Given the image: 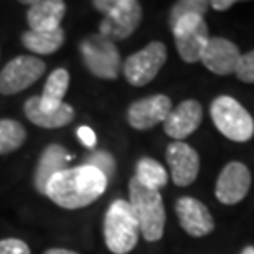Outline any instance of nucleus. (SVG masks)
Here are the masks:
<instances>
[{"instance_id": "f257e3e1", "label": "nucleus", "mask_w": 254, "mask_h": 254, "mask_svg": "<svg viewBox=\"0 0 254 254\" xmlns=\"http://www.w3.org/2000/svg\"><path fill=\"white\" fill-rule=\"evenodd\" d=\"M106 187L108 179L98 169L79 165L55 175L48 182L45 195L64 210H79L98 200Z\"/></svg>"}, {"instance_id": "f03ea898", "label": "nucleus", "mask_w": 254, "mask_h": 254, "mask_svg": "<svg viewBox=\"0 0 254 254\" xmlns=\"http://www.w3.org/2000/svg\"><path fill=\"white\" fill-rule=\"evenodd\" d=\"M129 203L137 218L140 235L144 236V240L149 243L162 240L167 216L160 191L145 189L134 177L129 182Z\"/></svg>"}, {"instance_id": "7ed1b4c3", "label": "nucleus", "mask_w": 254, "mask_h": 254, "mask_svg": "<svg viewBox=\"0 0 254 254\" xmlns=\"http://www.w3.org/2000/svg\"><path fill=\"white\" fill-rule=\"evenodd\" d=\"M140 228L127 200H114L104 215V241L114 254H129L139 243Z\"/></svg>"}, {"instance_id": "20e7f679", "label": "nucleus", "mask_w": 254, "mask_h": 254, "mask_svg": "<svg viewBox=\"0 0 254 254\" xmlns=\"http://www.w3.org/2000/svg\"><path fill=\"white\" fill-rule=\"evenodd\" d=\"M93 7L104 15L99 35L113 43L129 38L142 22V5L137 0H94Z\"/></svg>"}, {"instance_id": "39448f33", "label": "nucleus", "mask_w": 254, "mask_h": 254, "mask_svg": "<svg viewBox=\"0 0 254 254\" xmlns=\"http://www.w3.org/2000/svg\"><path fill=\"white\" fill-rule=\"evenodd\" d=\"M213 124L226 139L233 142H248L254 135V119L231 96H218L210 106Z\"/></svg>"}, {"instance_id": "423d86ee", "label": "nucleus", "mask_w": 254, "mask_h": 254, "mask_svg": "<svg viewBox=\"0 0 254 254\" xmlns=\"http://www.w3.org/2000/svg\"><path fill=\"white\" fill-rule=\"evenodd\" d=\"M79 52L86 69L96 78L116 79L119 76L123 66L121 53L116 43L104 38L103 35L93 33L83 38L79 43Z\"/></svg>"}, {"instance_id": "0eeeda50", "label": "nucleus", "mask_w": 254, "mask_h": 254, "mask_svg": "<svg viewBox=\"0 0 254 254\" xmlns=\"http://www.w3.org/2000/svg\"><path fill=\"white\" fill-rule=\"evenodd\" d=\"M167 62V47L162 42H150L139 52L132 53L123 63V73L130 86L149 84L160 73Z\"/></svg>"}, {"instance_id": "6e6552de", "label": "nucleus", "mask_w": 254, "mask_h": 254, "mask_svg": "<svg viewBox=\"0 0 254 254\" xmlns=\"http://www.w3.org/2000/svg\"><path fill=\"white\" fill-rule=\"evenodd\" d=\"M45 71H47V64L37 57L22 55L10 60L0 71V94L13 96L22 93L37 83Z\"/></svg>"}, {"instance_id": "1a4fd4ad", "label": "nucleus", "mask_w": 254, "mask_h": 254, "mask_svg": "<svg viewBox=\"0 0 254 254\" xmlns=\"http://www.w3.org/2000/svg\"><path fill=\"white\" fill-rule=\"evenodd\" d=\"M170 30L174 33L179 57L190 64L200 62L203 50L210 40V32H208L205 18L198 17V15H190V17L179 20Z\"/></svg>"}, {"instance_id": "9d476101", "label": "nucleus", "mask_w": 254, "mask_h": 254, "mask_svg": "<svg viewBox=\"0 0 254 254\" xmlns=\"http://www.w3.org/2000/svg\"><path fill=\"white\" fill-rule=\"evenodd\" d=\"M172 111V99L165 94L147 96L134 101L127 109V123L132 129L147 130L157 124H164Z\"/></svg>"}, {"instance_id": "9b49d317", "label": "nucleus", "mask_w": 254, "mask_h": 254, "mask_svg": "<svg viewBox=\"0 0 254 254\" xmlns=\"http://www.w3.org/2000/svg\"><path fill=\"white\" fill-rule=\"evenodd\" d=\"M251 187V172L241 162H230L218 175L215 195L223 205H236L248 195Z\"/></svg>"}, {"instance_id": "f8f14e48", "label": "nucleus", "mask_w": 254, "mask_h": 254, "mask_svg": "<svg viewBox=\"0 0 254 254\" xmlns=\"http://www.w3.org/2000/svg\"><path fill=\"white\" fill-rule=\"evenodd\" d=\"M167 164L170 167V177L177 187L191 185L200 172L198 152L187 142H170L165 152Z\"/></svg>"}, {"instance_id": "ddd939ff", "label": "nucleus", "mask_w": 254, "mask_h": 254, "mask_svg": "<svg viewBox=\"0 0 254 254\" xmlns=\"http://www.w3.org/2000/svg\"><path fill=\"white\" fill-rule=\"evenodd\" d=\"M179 223L187 235L193 238L208 236L215 230V221L205 203L193 196H182L175 203Z\"/></svg>"}, {"instance_id": "4468645a", "label": "nucleus", "mask_w": 254, "mask_h": 254, "mask_svg": "<svg viewBox=\"0 0 254 254\" xmlns=\"http://www.w3.org/2000/svg\"><path fill=\"white\" fill-rule=\"evenodd\" d=\"M240 57H241L240 48L228 38L210 37L205 50L201 53L200 62L211 73L228 76L235 73L236 64L240 62Z\"/></svg>"}, {"instance_id": "2eb2a0df", "label": "nucleus", "mask_w": 254, "mask_h": 254, "mask_svg": "<svg viewBox=\"0 0 254 254\" xmlns=\"http://www.w3.org/2000/svg\"><path fill=\"white\" fill-rule=\"evenodd\" d=\"M201 119H203V108L198 101L195 99L182 101L167 116V119L164 121V130L172 139L182 142V139H187V137L191 135L200 127Z\"/></svg>"}, {"instance_id": "dca6fc26", "label": "nucleus", "mask_w": 254, "mask_h": 254, "mask_svg": "<svg viewBox=\"0 0 254 254\" xmlns=\"http://www.w3.org/2000/svg\"><path fill=\"white\" fill-rule=\"evenodd\" d=\"M23 113L32 124L43 129H60L74 121V109L68 103L60 104L58 108L45 109L40 104V96H32L25 101Z\"/></svg>"}, {"instance_id": "f3484780", "label": "nucleus", "mask_w": 254, "mask_h": 254, "mask_svg": "<svg viewBox=\"0 0 254 254\" xmlns=\"http://www.w3.org/2000/svg\"><path fill=\"white\" fill-rule=\"evenodd\" d=\"M22 3L30 7L27 23L32 32H52L62 27V20L66 13V3L63 0H23Z\"/></svg>"}, {"instance_id": "a211bd4d", "label": "nucleus", "mask_w": 254, "mask_h": 254, "mask_svg": "<svg viewBox=\"0 0 254 254\" xmlns=\"http://www.w3.org/2000/svg\"><path fill=\"white\" fill-rule=\"evenodd\" d=\"M71 159H73V155H69L68 150L62 144H50L45 147L37 162V169H35L33 177L35 189H37L40 195H45L48 182L60 172L66 170V165H68Z\"/></svg>"}, {"instance_id": "6ab92c4d", "label": "nucleus", "mask_w": 254, "mask_h": 254, "mask_svg": "<svg viewBox=\"0 0 254 254\" xmlns=\"http://www.w3.org/2000/svg\"><path fill=\"white\" fill-rule=\"evenodd\" d=\"M66 40L64 30L62 27L52 30V32H27L22 33V43L23 47L37 55H52L58 52L63 47Z\"/></svg>"}, {"instance_id": "aec40b11", "label": "nucleus", "mask_w": 254, "mask_h": 254, "mask_svg": "<svg viewBox=\"0 0 254 254\" xmlns=\"http://www.w3.org/2000/svg\"><path fill=\"white\" fill-rule=\"evenodd\" d=\"M69 86V73L64 68H57L52 71L45 83L43 93L40 96V104L45 109H53L63 104V98L68 93Z\"/></svg>"}, {"instance_id": "412c9836", "label": "nucleus", "mask_w": 254, "mask_h": 254, "mask_svg": "<svg viewBox=\"0 0 254 254\" xmlns=\"http://www.w3.org/2000/svg\"><path fill=\"white\" fill-rule=\"evenodd\" d=\"M135 179L145 189L160 191L169 182V174L155 159L150 157H142L135 164Z\"/></svg>"}, {"instance_id": "4be33fe9", "label": "nucleus", "mask_w": 254, "mask_h": 254, "mask_svg": "<svg viewBox=\"0 0 254 254\" xmlns=\"http://www.w3.org/2000/svg\"><path fill=\"white\" fill-rule=\"evenodd\" d=\"M27 140L25 127L13 119H0V155L18 150Z\"/></svg>"}, {"instance_id": "5701e85b", "label": "nucleus", "mask_w": 254, "mask_h": 254, "mask_svg": "<svg viewBox=\"0 0 254 254\" xmlns=\"http://www.w3.org/2000/svg\"><path fill=\"white\" fill-rule=\"evenodd\" d=\"M210 8V2L206 0H180L175 2L170 10L169 25L170 28L179 22V20L190 17V15H198V17H205V13Z\"/></svg>"}, {"instance_id": "b1692460", "label": "nucleus", "mask_w": 254, "mask_h": 254, "mask_svg": "<svg viewBox=\"0 0 254 254\" xmlns=\"http://www.w3.org/2000/svg\"><path fill=\"white\" fill-rule=\"evenodd\" d=\"M84 165H89V167H94V169H98L101 174H103L106 179H113L114 174H116V159L113 155L109 154V152L106 150H96L93 152L88 159H86Z\"/></svg>"}, {"instance_id": "393cba45", "label": "nucleus", "mask_w": 254, "mask_h": 254, "mask_svg": "<svg viewBox=\"0 0 254 254\" xmlns=\"http://www.w3.org/2000/svg\"><path fill=\"white\" fill-rule=\"evenodd\" d=\"M236 78L243 83L254 84V50L240 57V62L235 69Z\"/></svg>"}, {"instance_id": "a878e982", "label": "nucleus", "mask_w": 254, "mask_h": 254, "mask_svg": "<svg viewBox=\"0 0 254 254\" xmlns=\"http://www.w3.org/2000/svg\"><path fill=\"white\" fill-rule=\"evenodd\" d=\"M0 254H32L28 245L17 238H7L0 241Z\"/></svg>"}, {"instance_id": "bb28decb", "label": "nucleus", "mask_w": 254, "mask_h": 254, "mask_svg": "<svg viewBox=\"0 0 254 254\" xmlns=\"http://www.w3.org/2000/svg\"><path fill=\"white\" fill-rule=\"evenodd\" d=\"M78 137H79V140H81V144L86 145L88 149H93V147L96 145V134H94V130L91 129V127L88 126H81L79 129H78Z\"/></svg>"}, {"instance_id": "cd10ccee", "label": "nucleus", "mask_w": 254, "mask_h": 254, "mask_svg": "<svg viewBox=\"0 0 254 254\" xmlns=\"http://www.w3.org/2000/svg\"><path fill=\"white\" fill-rule=\"evenodd\" d=\"M233 5H236V0H211L210 8L216 10V12H225V10H230Z\"/></svg>"}, {"instance_id": "c85d7f7f", "label": "nucleus", "mask_w": 254, "mask_h": 254, "mask_svg": "<svg viewBox=\"0 0 254 254\" xmlns=\"http://www.w3.org/2000/svg\"><path fill=\"white\" fill-rule=\"evenodd\" d=\"M43 254H78L71 250H64V248H52V250L45 251Z\"/></svg>"}, {"instance_id": "c756f323", "label": "nucleus", "mask_w": 254, "mask_h": 254, "mask_svg": "<svg viewBox=\"0 0 254 254\" xmlns=\"http://www.w3.org/2000/svg\"><path fill=\"white\" fill-rule=\"evenodd\" d=\"M240 254H254V246H246Z\"/></svg>"}]
</instances>
